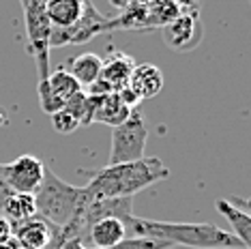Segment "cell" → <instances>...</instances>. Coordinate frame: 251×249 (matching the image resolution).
I'll return each mask as SVG.
<instances>
[{
    "label": "cell",
    "instance_id": "18",
    "mask_svg": "<svg viewBox=\"0 0 251 249\" xmlns=\"http://www.w3.org/2000/svg\"><path fill=\"white\" fill-rule=\"evenodd\" d=\"M144 13L148 30H155V28H165L168 24H172L180 15V9L174 0H148Z\"/></svg>",
    "mask_w": 251,
    "mask_h": 249
},
{
    "label": "cell",
    "instance_id": "23",
    "mask_svg": "<svg viewBox=\"0 0 251 249\" xmlns=\"http://www.w3.org/2000/svg\"><path fill=\"white\" fill-rule=\"evenodd\" d=\"M112 7H116L118 11H127V9H142L148 4V0H110Z\"/></svg>",
    "mask_w": 251,
    "mask_h": 249
},
{
    "label": "cell",
    "instance_id": "10",
    "mask_svg": "<svg viewBox=\"0 0 251 249\" xmlns=\"http://www.w3.org/2000/svg\"><path fill=\"white\" fill-rule=\"evenodd\" d=\"M127 86L133 90L142 101L151 99V97H155V95H159V90L163 88V73L159 71V67H155V65H135Z\"/></svg>",
    "mask_w": 251,
    "mask_h": 249
},
{
    "label": "cell",
    "instance_id": "2",
    "mask_svg": "<svg viewBox=\"0 0 251 249\" xmlns=\"http://www.w3.org/2000/svg\"><path fill=\"white\" fill-rule=\"evenodd\" d=\"M168 176L170 168L159 157H142L138 161L116 163L90 172L84 191L93 198H133L138 191Z\"/></svg>",
    "mask_w": 251,
    "mask_h": 249
},
{
    "label": "cell",
    "instance_id": "13",
    "mask_svg": "<svg viewBox=\"0 0 251 249\" xmlns=\"http://www.w3.org/2000/svg\"><path fill=\"white\" fill-rule=\"evenodd\" d=\"M215 206H217V211L227 219V224L232 225V234L236 236L243 245L249 247L251 245V215H249V211H243V208L234 206L230 200H224V198H219V200L215 202Z\"/></svg>",
    "mask_w": 251,
    "mask_h": 249
},
{
    "label": "cell",
    "instance_id": "27",
    "mask_svg": "<svg viewBox=\"0 0 251 249\" xmlns=\"http://www.w3.org/2000/svg\"><path fill=\"white\" fill-rule=\"evenodd\" d=\"M20 2H22V4H26V2H30V0H20Z\"/></svg>",
    "mask_w": 251,
    "mask_h": 249
},
{
    "label": "cell",
    "instance_id": "3",
    "mask_svg": "<svg viewBox=\"0 0 251 249\" xmlns=\"http://www.w3.org/2000/svg\"><path fill=\"white\" fill-rule=\"evenodd\" d=\"M32 196H35L37 204V217L58 225V228H67L75 222L88 200L84 187L69 185L67 180L56 176L48 166L43 170L41 185L37 187Z\"/></svg>",
    "mask_w": 251,
    "mask_h": 249
},
{
    "label": "cell",
    "instance_id": "24",
    "mask_svg": "<svg viewBox=\"0 0 251 249\" xmlns=\"http://www.w3.org/2000/svg\"><path fill=\"white\" fill-rule=\"evenodd\" d=\"M110 93H112V88L107 86V84L101 80V77L97 82L90 84L88 90H86V95H90V97H103V95H110Z\"/></svg>",
    "mask_w": 251,
    "mask_h": 249
},
{
    "label": "cell",
    "instance_id": "19",
    "mask_svg": "<svg viewBox=\"0 0 251 249\" xmlns=\"http://www.w3.org/2000/svg\"><path fill=\"white\" fill-rule=\"evenodd\" d=\"M48 84H50V88L62 99V103H65V99H69L71 95H75L77 90H82V86L75 82V77H73L67 69H58V71L50 73Z\"/></svg>",
    "mask_w": 251,
    "mask_h": 249
},
{
    "label": "cell",
    "instance_id": "12",
    "mask_svg": "<svg viewBox=\"0 0 251 249\" xmlns=\"http://www.w3.org/2000/svg\"><path fill=\"white\" fill-rule=\"evenodd\" d=\"M88 241L93 249H105L112 247L116 243H121L123 239H127V230H125V224L121 219H101V222L93 224L88 228Z\"/></svg>",
    "mask_w": 251,
    "mask_h": 249
},
{
    "label": "cell",
    "instance_id": "5",
    "mask_svg": "<svg viewBox=\"0 0 251 249\" xmlns=\"http://www.w3.org/2000/svg\"><path fill=\"white\" fill-rule=\"evenodd\" d=\"M45 2L48 0H30V2L22 4L28 50L37 62L39 80H45L50 75V32H52V24L48 20Z\"/></svg>",
    "mask_w": 251,
    "mask_h": 249
},
{
    "label": "cell",
    "instance_id": "14",
    "mask_svg": "<svg viewBox=\"0 0 251 249\" xmlns=\"http://www.w3.org/2000/svg\"><path fill=\"white\" fill-rule=\"evenodd\" d=\"M45 11L54 28H69L82 18L84 0H48Z\"/></svg>",
    "mask_w": 251,
    "mask_h": 249
},
{
    "label": "cell",
    "instance_id": "17",
    "mask_svg": "<svg viewBox=\"0 0 251 249\" xmlns=\"http://www.w3.org/2000/svg\"><path fill=\"white\" fill-rule=\"evenodd\" d=\"M37 215V204L32 194H11L9 200L0 208V217H4L7 222H24Z\"/></svg>",
    "mask_w": 251,
    "mask_h": 249
},
{
    "label": "cell",
    "instance_id": "8",
    "mask_svg": "<svg viewBox=\"0 0 251 249\" xmlns=\"http://www.w3.org/2000/svg\"><path fill=\"white\" fill-rule=\"evenodd\" d=\"M45 163L35 155H20L11 163H4V178L13 194H35L43 180Z\"/></svg>",
    "mask_w": 251,
    "mask_h": 249
},
{
    "label": "cell",
    "instance_id": "20",
    "mask_svg": "<svg viewBox=\"0 0 251 249\" xmlns=\"http://www.w3.org/2000/svg\"><path fill=\"white\" fill-rule=\"evenodd\" d=\"M37 93H39V103H41V110L45 112V114L52 116V114H56V112L62 110V105H65V103H62V99L54 93L52 88H50L48 77H45V80H39Z\"/></svg>",
    "mask_w": 251,
    "mask_h": 249
},
{
    "label": "cell",
    "instance_id": "26",
    "mask_svg": "<svg viewBox=\"0 0 251 249\" xmlns=\"http://www.w3.org/2000/svg\"><path fill=\"white\" fill-rule=\"evenodd\" d=\"M4 123H7V118H4L2 114H0V124H4Z\"/></svg>",
    "mask_w": 251,
    "mask_h": 249
},
{
    "label": "cell",
    "instance_id": "1",
    "mask_svg": "<svg viewBox=\"0 0 251 249\" xmlns=\"http://www.w3.org/2000/svg\"><path fill=\"white\" fill-rule=\"evenodd\" d=\"M125 230L131 236L161 241L168 245H182L193 249H249L232 232L215 224H182V222H159V219L131 217L125 219Z\"/></svg>",
    "mask_w": 251,
    "mask_h": 249
},
{
    "label": "cell",
    "instance_id": "25",
    "mask_svg": "<svg viewBox=\"0 0 251 249\" xmlns=\"http://www.w3.org/2000/svg\"><path fill=\"white\" fill-rule=\"evenodd\" d=\"M180 13H200V0H174Z\"/></svg>",
    "mask_w": 251,
    "mask_h": 249
},
{
    "label": "cell",
    "instance_id": "7",
    "mask_svg": "<svg viewBox=\"0 0 251 249\" xmlns=\"http://www.w3.org/2000/svg\"><path fill=\"white\" fill-rule=\"evenodd\" d=\"M11 234L24 249H60L62 243H67L58 225L45 222L37 215L24 222L11 224Z\"/></svg>",
    "mask_w": 251,
    "mask_h": 249
},
{
    "label": "cell",
    "instance_id": "4",
    "mask_svg": "<svg viewBox=\"0 0 251 249\" xmlns=\"http://www.w3.org/2000/svg\"><path fill=\"white\" fill-rule=\"evenodd\" d=\"M148 140V123L140 110H133L125 123L112 127V146H110V163H129L144 157Z\"/></svg>",
    "mask_w": 251,
    "mask_h": 249
},
{
    "label": "cell",
    "instance_id": "11",
    "mask_svg": "<svg viewBox=\"0 0 251 249\" xmlns=\"http://www.w3.org/2000/svg\"><path fill=\"white\" fill-rule=\"evenodd\" d=\"M135 69V62L129 58L127 54H112L107 60H103L101 67V80L112 88V93H118L121 88H125L129 84V77Z\"/></svg>",
    "mask_w": 251,
    "mask_h": 249
},
{
    "label": "cell",
    "instance_id": "16",
    "mask_svg": "<svg viewBox=\"0 0 251 249\" xmlns=\"http://www.w3.org/2000/svg\"><path fill=\"white\" fill-rule=\"evenodd\" d=\"M101 67H103V58L95 52H84L71 60V67L67 71L75 77L79 86H90L101 77Z\"/></svg>",
    "mask_w": 251,
    "mask_h": 249
},
{
    "label": "cell",
    "instance_id": "9",
    "mask_svg": "<svg viewBox=\"0 0 251 249\" xmlns=\"http://www.w3.org/2000/svg\"><path fill=\"white\" fill-rule=\"evenodd\" d=\"M163 30V41L176 52H191L202 43L204 26L200 20V13H180L172 24H168Z\"/></svg>",
    "mask_w": 251,
    "mask_h": 249
},
{
    "label": "cell",
    "instance_id": "15",
    "mask_svg": "<svg viewBox=\"0 0 251 249\" xmlns=\"http://www.w3.org/2000/svg\"><path fill=\"white\" fill-rule=\"evenodd\" d=\"M131 107L123 103V99L118 97V93L103 95L97 101V110H95V123H103L110 127H118L121 123H125L131 114Z\"/></svg>",
    "mask_w": 251,
    "mask_h": 249
},
{
    "label": "cell",
    "instance_id": "22",
    "mask_svg": "<svg viewBox=\"0 0 251 249\" xmlns=\"http://www.w3.org/2000/svg\"><path fill=\"white\" fill-rule=\"evenodd\" d=\"M52 127H54L56 133L69 135V133H73L79 127V123H77L75 116L69 114V112L60 110V112H56V114H52Z\"/></svg>",
    "mask_w": 251,
    "mask_h": 249
},
{
    "label": "cell",
    "instance_id": "21",
    "mask_svg": "<svg viewBox=\"0 0 251 249\" xmlns=\"http://www.w3.org/2000/svg\"><path fill=\"white\" fill-rule=\"evenodd\" d=\"M172 245L168 243H161V241H152V239H142V236H129V239H123L121 243L112 247H105V249H168ZM93 249V247H88Z\"/></svg>",
    "mask_w": 251,
    "mask_h": 249
},
{
    "label": "cell",
    "instance_id": "6",
    "mask_svg": "<svg viewBox=\"0 0 251 249\" xmlns=\"http://www.w3.org/2000/svg\"><path fill=\"white\" fill-rule=\"evenodd\" d=\"M107 22V15H103L95 7V2L84 0V11L82 18L69 28H54L50 32V50L62 48V45H77V43H88L90 39L103 35V26Z\"/></svg>",
    "mask_w": 251,
    "mask_h": 249
}]
</instances>
